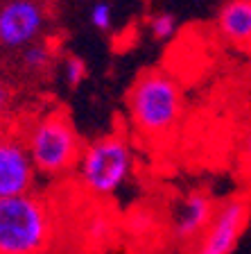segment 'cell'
Listing matches in <instances>:
<instances>
[{
  "mask_svg": "<svg viewBox=\"0 0 251 254\" xmlns=\"http://www.w3.org/2000/svg\"><path fill=\"white\" fill-rule=\"evenodd\" d=\"M147 34L152 37V41L156 43H165L177 34L179 30V18L174 11H167V9H161V11H154V14L147 16Z\"/></svg>",
  "mask_w": 251,
  "mask_h": 254,
  "instance_id": "8fae6325",
  "label": "cell"
},
{
  "mask_svg": "<svg viewBox=\"0 0 251 254\" xmlns=\"http://www.w3.org/2000/svg\"><path fill=\"white\" fill-rule=\"evenodd\" d=\"M136 168V152L129 136L122 132H111L104 136L84 143L79 161L75 166V177L84 193L106 200L118 195Z\"/></svg>",
  "mask_w": 251,
  "mask_h": 254,
  "instance_id": "277c9868",
  "label": "cell"
},
{
  "mask_svg": "<svg viewBox=\"0 0 251 254\" xmlns=\"http://www.w3.org/2000/svg\"><path fill=\"white\" fill-rule=\"evenodd\" d=\"M59 73H61V79L66 82V86H68V89H77L84 79H86L89 68H86L84 59H79L77 55H66V57L61 59Z\"/></svg>",
  "mask_w": 251,
  "mask_h": 254,
  "instance_id": "7c38bea8",
  "label": "cell"
},
{
  "mask_svg": "<svg viewBox=\"0 0 251 254\" xmlns=\"http://www.w3.org/2000/svg\"><path fill=\"white\" fill-rule=\"evenodd\" d=\"M46 2H48V0H46Z\"/></svg>",
  "mask_w": 251,
  "mask_h": 254,
  "instance_id": "ac0fdd59",
  "label": "cell"
},
{
  "mask_svg": "<svg viewBox=\"0 0 251 254\" xmlns=\"http://www.w3.org/2000/svg\"><path fill=\"white\" fill-rule=\"evenodd\" d=\"M238 159H240L242 170L251 173V123L247 125V129L242 132L240 148H238Z\"/></svg>",
  "mask_w": 251,
  "mask_h": 254,
  "instance_id": "5bb4252c",
  "label": "cell"
},
{
  "mask_svg": "<svg viewBox=\"0 0 251 254\" xmlns=\"http://www.w3.org/2000/svg\"><path fill=\"white\" fill-rule=\"evenodd\" d=\"M57 216L34 190L0 197V254H52Z\"/></svg>",
  "mask_w": 251,
  "mask_h": 254,
  "instance_id": "7a4b0ae2",
  "label": "cell"
},
{
  "mask_svg": "<svg viewBox=\"0 0 251 254\" xmlns=\"http://www.w3.org/2000/svg\"><path fill=\"white\" fill-rule=\"evenodd\" d=\"M215 23L226 43L251 50V0H224Z\"/></svg>",
  "mask_w": 251,
  "mask_h": 254,
  "instance_id": "9c48e42d",
  "label": "cell"
},
{
  "mask_svg": "<svg viewBox=\"0 0 251 254\" xmlns=\"http://www.w3.org/2000/svg\"><path fill=\"white\" fill-rule=\"evenodd\" d=\"M190 2H195V5H204V2H213V0H190Z\"/></svg>",
  "mask_w": 251,
  "mask_h": 254,
  "instance_id": "2e32d148",
  "label": "cell"
},
{
  "mask_svg": "<svg viewBox=\"0 0 251 254\" xmlns=\"http://www.w3.org/2000/svg\"><path fill=\"white\" fill-rule=\"evenodd\" d=\"M188 254H199V252H197V250H190V252H188Z\"/></svg>",
  "mask_w": 251,
  "mask_h": 254,
  "instance_id": "e0dca14e",
  "label": "cell"
},
{
  "mask_svg": "<svg viewBox=\"0 0 251 254\" xmlns=\"http://www.w3.org/2000/svg\"><path fill=\"white\" fill-rule=\"evenodd\" d=\"M52 62H54V48L46 39L21 50V68L30 75H41L46 70H50Z\"/></svg>",
  "mask_w": 251,
  "mask_h": 254,
  "instance_id": "30bf717a",
  "label": "cell"
},
{
  "mask_svg": "<svg viewBox=\"0 0 251 254\" xmlns=\"http://www.w3.org/2000/svg\"><path fill=\"white\" fill-rule=\"evenodd\" d=\"M89 21L98 32H109L113 27V7L106 0H98L89 9Z\"/></svg>",
  "mask_w": 251,
  "mask_h": 254,
  "instance_id": "4fadbf2b",
  "label": "cell"
},
{
  "mask_svg": "<svg viewBox=\"0 0 251 254\" xmlns=\"http://www.w3.org/2000/svg\"><path fill=\"white\" fill-rule=\"evenodd\" d=\"M37 170L27 152L21 127L0 123V197L34 190Z\"/></svg>",
  "mask_w": 251,
  "mask_h": 254,
  "instance_id": "52a82bcc",
  "label": "cell"
},
{
  "mask_svg": "<svg viewBox=\"0 0 251 254\" xmlns=\"http://www.w3.org/2000/svg\"><path fill=\"white\" fill-rule=\"evenodd\" d=\"M186 114V93L163 68L143 70L127 91V116L143 138L161 143L170 138Z\"/></svg>",
  "mask_w": 251,
  "mask_h": 254,
  "instance_id": "6da1fadb",
  "label": "cell"
},
{
  "mask_svg": "<svg viewBox=\"0 0 251 254\" xmlns=\"http://www.w3.org/2000/svg\"><path fill=\"white\" fill-rule=\"evenodd\" d=\"M11 100H14L11 84L0 75V123L7 121V114H9V109H11Z\"/></svg>",
  "mask_w": 251,
  "mask_h": 254,
  "instance_id": "9a60e30c",
  "label": "cell"
},
{
  "mask_svg": "<svg viewBox=\"0 0 251 254\" xmlns=\"http://www.w3.org/2000/svg\"><path fill=\"white\" fill-rule=\"evenodd\" d=\"M21 132L37 175L59 180L68 173H75L84 141L68 111L57 107L48 109L21 127Z\"/></svg>",
  "mask_w": 251,
  "mask_h": 254,
  "instance_id": "3957f363",
  "label": "cell"
},
{
  "mask_svg": "<svg viewBox=\"0 0 251 254\" xmlns=\"http://www.w3.org/2000/svg\"><path fill=\"white\" fill-rule=\"evenodd\" d=\"M251 220V200L247 195H229L215 204L213 218L199 238V254H233Z\"/></svg>",
  "mask_w": 251,
  "mask_h": 254,
  "instance_id": "8992f818",
  "label": "cell"
},
{
  "mask_svg": "<svg viewBox=\"0 0 251 254\" xmlns=\"http://www.w3.org/2000/svg\"><path fill=\"white\" fill-rule=\"evenodd\" d=\"M50 23L46 0H0V48L18 50L43 39Z\"/></svg>",
  "mask_w": 251,
  "mask_h": 254,
  "instance_id": "5b68a950",
  "label": "cell"
},
{
  "mask_svg": "<svg viewBox=\"0 0 251 254\" xmlns=\"http://www.w3.org/2000/svg\"><path fill=\"white\" fill-rule=\"evenodd\" d=\"M215 204L208 190L204 189H193L186 190L177 202L170 213V234L179 245H188V248H197L199 238L204 236L206 227H208L210 218H213Z\"/></svg>",
  "mask_w": 251,
  "mask_h": 254,
  "instance_id": "ba28073f",
  "label": "cell"
}]
</instances>
